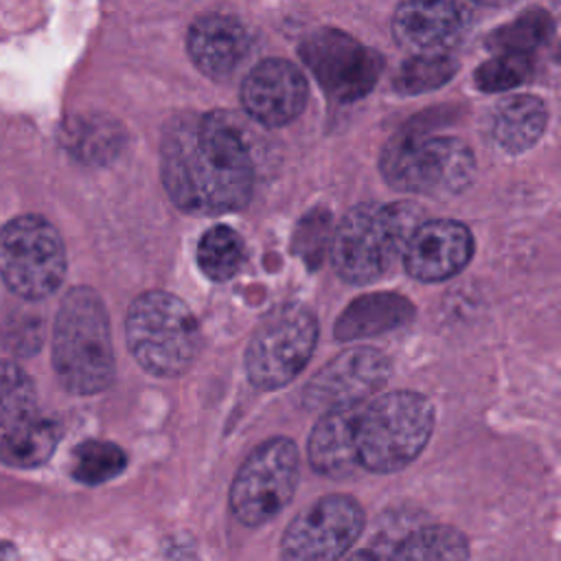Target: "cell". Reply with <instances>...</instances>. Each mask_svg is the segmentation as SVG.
I'll return each instance as SVG.
<instances>
[{
    "instance_id": "6da1fadb",
    "label": "cell",
    "mask_w": 561,
    "mask_h": 561,
    "mask_svg": "<svg viewBox=\"0 0 561 561\" xmlns=\"http://www.w3.org/2000/svg\"><path fill=\"white\" fill-rule=\"evenodd\" d=\"M162 182L186 213H228L248 204L254 182L245 136L224 112L171 121L162 138Z\"/></svg>"
},
{
    "instance_id": "7a4b0ae2",
    "label": "cell",
    "mask_w": 561,
    "mask_h": 561,
    "mask_svg": "<svg viewBox=\"0 0 561 561\" xmlns=\"http://www.w3.org/2000/svg\"><path fill=\"white\" fill-rule=\"evenodd\" d=\"M53 366L61 386L75 394H96L114 379L110 320L101 296L72 287L53 329Z\"/></svg>"
},
{
    "instance_id": "3957f363",
    "label": "cell",
    "mask_w": 561,
    "mask_h": 561,
    "mask_svg": "<svg viewBox=\"0 0 561 561\" xmlns=\"http://www.w3.org/2000/svg\"><path fill=\"white\" fill-rule=\"evenodd\" d=\"M434 430L432 403L410 390H394L357 405L355 454L362 471L392 473L408 467Z\"/></svg>"
},
{
    "instance_id": "277c9868",
    "label": "cell",
    "mask_w": 561,
    "mask_h": 561,
    "mask_svg": "<svg viewBox=\"0 0 561 561\" xmlns=\"http://www.w3.org/2000/svg\"><path fill=\"white\" fill-rule=\"evenodd\" d=\"M134 359L156 377H178L197 357L199 324L191 309L167 291L138 296L125 322Z\"/></svg>"
},
{
    "instance_id": "5b68a950",
    "label": "cell",
    "mask_w": 561,
    "mask_h": 561,
    "mask_svg": "<svg viewBox=\"0 0 561 561\" xmlns=\"http://www.w3.org/2000/svg\"><path fill=\"white\" fill-rule=\"evenodd\" d=\"M414 221L403 206H359L351 210L333 237V265L355 285L381 278L403 252Z\"/></svg>"
},
{
    "instance_id": "8992f818",
    "label": "cell",
    "mask_w": 561,
    "mask_h": 561,
    "mask_svg": "<svg viewBox=\"0 0 561 561\" xmlns=\"http://www.w3.org/2000/svg\"><path fill=\"white\" fill-rule=\"evenodd\" d=\"M473 153L454 136L403 131L383 151V175L394 188L454 195L473 178Z\"/></svg>"
},
{
    "instance_id": "52a82bcc",
    "label": "cell",
    "mask_w": 561,
    "mask_h": 561,
    "mask_svg": "<svg viewBox=\"0 0 561 561\" xmlns=\"http://www.w3.org/2000/svg\"><path fill=\"white\" fill-rule=\"evenodd\" d=\"M64 274L66 250L50 221L22 215L0 230V276L15 296L46 298L61 285Z\"/></svg>"
},
{
    "instance_id": "ba28073f",
    "label": "cell",
    "mask_w": 561,
    "mask_h": 561,
    "mask_svg": "<svg viewBox=\"0 0 561 561\" xmlns=\"http://www.w3.org/2000/svg\"><path fill=\"white\" fill-rule=\"evenodd\" d=\"M318 322L307 307L285 305L267 313L245 348L250 381L263 390L287 386L311 359Z\"/></svg>"
},
{
    "instance_id": "9c48e42d",
    "label": "cell",
    "mask_w": 561,
    "mask_h": 561,
    "mask_svg": "<svg viewBox=\"0 0 561 561\" xmlns=\"http://www.w3.org/2000/svg\"><path fill=\"white\" fill-rule=\"evenodd\" d=\"M298 451L291 438L261 443L237 471L230 486V511L245 526L272 522L294 497Z\"/></svg>"
},
{
    "instance_id": "30bf717a",
    "label": "cell",
    "mask_w": 561,
    "mask_h": 561,
    "mask_svg": "<svg viewBox=\"0 0 561 561\" xmlns=\"http://www.w3.org/2000/svg\"><path fill=\"white\" fill-rule=\"evenodd\" d=\"M364 530V511L348 495H324L287 526L280 554L285 561H340Z\"/></svg>"
},
{
    "instance_id": "8fae6325",
    "label": "cell",
    "mask_w": 561,
    "mask_h": 561,
    "mask_svg": "<svg viewBox=\"0 0 561 561\" xmlns=\"http://www.w3.org/2000/svg\"><path fill=\"white\" fill-rule=\"evenodd\" d=\"M300 57L322 90L342 103L362 99L377 83L383 59L344 31L322 28L300 44Z\"/></svg>"
},
{
    "instance_id": "7c38bea8",
    "label": "cell",
    "mask_w": 561,
    "mask_h": 561,
    "mask_svg": "<svg viewBox=\"0 0 561 561\" xmlns=\"http://www.w3.org/2000/svg\"><path fill=\"white\" fill-rule=\"evenodd\" d=\"M390 377L388 357L370 346L342 351L327 362L305 386L302 401L309 410H342L366 403Z\"/></svg>"
},
{
    "instance_id": "4fadbf2b",
    "label": "cell",
    "mask_w": 561,
    "mask_h": 561,
    "mask_svg": "<svg viewBox=\"0 0 561 561\" xmlns=\"http://www.w3.org/2000/svg\"><path fill=\"white\" fill-rule=\"evenodd\" d=\"M469 24V0H401L392 31L414 55H443Z\"/></svg>"
},
{
    "instance_id": "5bb4252c",
    "label": "cell",
    "mask_w": 561,
    "mask_h": 561,
    "mask_svg": "<svg viewBox=\"0 0 561 561\" xmlns=\"http://www.w3.org/2000/svg\"><path fill=\"white\" fill-rule=\"evenodd\" d=\"M401 254L412 278L436 283L458 274L469 263L473 237L469 228L458 221L430 219L414 226Z\"/></svg>"
},
{
    "instance_id": "9a60e30c",
    "label": "cell",
    "mask_w": 561,
    "mask_h": 561,
    "mask_svg": "<svg viewBox=\"0 0 561 561\" xmlns=\"http://www.w3.org/2000/svg\"><path fill=\"white\" fill-rule=\"evenodd\" d=\"M307 92V81L294 64L285 59H265L243 79L241 103L256 123L280 127L302 112Z\"/></svg>"
},
{
    "instance_id": "2e32d148",
    "label": "cell",
    "mask_w": 561,
    "mask_h": 561,
    "mask_svg": "<svg viewBox=\"0 0 561 561\" xmlns=\"http://www.w3.org/2000/svg\"><path fill=\"white\" fill-rule=\"evenodd\" d=\"M186 46L193 64L204 75L226 79L248 55V33L234 18L208 13L191 24Z\"/></svg>"
},
{
    "instance_id": "e0dca14e",
    "label": "cell",
    "mask_w": 561,
    "mask_h": 561,
    "mask_svg": "<svg viewBox=\"0 0 561 561\" xmlns=\"http://www.w3.org/2000/svg\"><path fill=\"white\" fill-rule=\"evenodd\" d=\"M355 416L357 405L322 412L311 430L307 451L311 467L333 480L357 476L359 462L355 454Z\"/></svg>"
},
{
    "instance_id": "ac0fdd59",
    "label": "cell",
    "mask_w": 561,
    "mask_h": 561,
    "mask_svg": "<svg viewBox=\"0 0 561 561\" xmlns=\"http://www.w3.org/2000/svg\"><path fill=\"white\" fill-rule=\"evenodd\" d=\"M412 305L394 294H370L351 302L337 318V340H359L386 333L412 318Z\"/></svg>"
},
{
    "instance_id": "d6986e66",
    "label": "cell",
    "mask_w": 561,
    "mask_h": 561,
    "mask_svg": "<svg viewBox=\"0 0 561 561\" xmlns=\"http://www.w3.org/2000/svg\"><path fill=\"white\" fill-rule=\"evenodd\" d=\"M548 114L546 105L530 94H519L502 101L495 110L493 118V136L495 142L511 151L519 153L533 147L543 134Z\"/></svg>"
},
{
    "instance_id": "ffe728a7",
    "label": "cell",
    "mask_w": 561,
    "mask_h": 561,
    "mask_svg": "<svg viewBox=\"0 0 561 561\" xmlns=\"http://www.w3.org/2000/svg\"><path fill=\"white\" fill-rule=\"evenodd\" d=\"M33 379L13 362L0 359V443L37 416Z\"/></svg>"
},
{
    "instance_id": "44dd1931",
    "label": "cell",
    "mask_w": 561,
    "mask_h": 561,
    "mask_svg": "<svg viewBox=\"0 0 561 561\" xmlns=\"http://www.w3.org/2000/svg\"><path fill=\"white\" fill-rule=\"evenodd\" d=\"M469 543L451 526H423L412 530L383 561H467Z\"/></svg>"
},
{
    "instance_id": "7402d4cb",
    "label": "cell",
    "mask_w": 561,
    "mask_h": 561,
    "mask_svg": "<svg viewBox=\"0 0 561 561\" xmlns=\"http://www.w3.org/2000/svg\"><path fill=\"white\" fill-rule=\"evenodd\" d=\"M59 434L61 430L53 419L37 414L31 423H26L22 430L0 443V460L20 469L39 467L55 451Z\"/></svg>"
},
{
    "instance_id": "603a6c76",
    "label": "cell",
    "mask_w": 561,
    "mask_h": 561,
    "mask_svg": "<svg viewBox=\"0 0 561 561\" xmlns=\"http://www.w3.org/2000/svg\"><path fill=\"white\" fill-rule=\"evenodd\" d=\"M245 256L241 237L228 226H213L197 243V265L210 280L232 278Z\"/></svg>"
},
{
    "instance_id": "cb8c5ba5",
    "label": "cell",
    "mask_w": 561,
    "mask_h": 561,
    "mask_svg": "<svg viewBox=\"0 0 561 561\" xmlns=\"http://www.w3.org/2000/svg\"><path fill=\"white\" fill-rule=\"evenodd\" d=\"M127 465L125 451L107 440H83L72 451V476L83 484H101L118 476Z\"/></svg>"
},
{
    "instance_id": "d4e9b609",
    "label": "cell",
    "mask_w": 561,
    "mask_h": 561,
    "mask_svg": "<svg viewBox=\"0 0 561 561\" xmlns=\"http://www.w3.org/2000/svg\"><path fill=\"white\" fill-rule=\"evenodd\" d=\"M552 33V20L546 11H528L517 20L504 24L493 35H489V48L500 53H524L543 44Z\"/></svg>"
},
{
    "instance_id": "484cf974",
    "label": "cell",
    "mask_w": 561,
    "mask_h": 561,
    "mask_svg": "<svg viewBox=\"0 0 561 561\" xmlns=\"http://www.w3.org/2000/svg\"><path fill=\"white\" fill-rule=\"evenodd\" d=\"M458 70V64L449 55H414L408 59L397 77H394V88L401 94H419L434 90L443 83H447L454 72Z\"/></svg>"
},
{
    "instance_id": "4316f807",
    "label": "cell",
    "mask_w": 561,
    "mask_h": 561,
    "mask_svg": "<svg viewBox=\"0 0 561 561\" xmlns=\"http://www.w3.org/2000/svg\"><path fill=\"white\" fill-rule=\"evenodd\" d=\"M533 77V59L524 53H500L476 70V85L482 92H504Z\"/></svg>"
},
{
    "instance_id": "83f0119b",
    "label": "cell",
    "mask_w": 561,
    "mask_h": 561,
    "mask_svg": "<svg viewBox=\"0 0 561 561\" xmlns=\"http://www.w3.org/2000/svg\"><path fill=\"white\" fill-rule=\"evenodd\" d=\"M4 342L20 355L26 353H35L39 342H42V324L35 316H22L18 320H11V324H7V331L2 333Z\"/></svg>"
},
{
    "instance_id": "f1b7e54d",
    "label": "cell",
    "mask_w": 561,
    "mask_h": 561,
    "mask_svg": "<svg viewBox=\"0 0 561 561\" xmlns=\"http://www.w3.org/2000/svg\"><path fill=\"white\" fill-rule=\"evenodd\" d=\"M0 561H20V554L13 543L0 539Z\"/></svg>"
},
{
    "instance_id": "f546056e",
    "label": "cell",
    "mask_w": 561,
    "mask_h": 561,
    "mask_svg": "<svg viewBox=\"0 0 561 561\" xmlns=\"http://www.w3.org/2000/svg\"><path fill=\"white\" fill-rule=\"evenodd\" d=\"M346 561H383V557H379L375 550H368V548H364V550H357V552H353Z\"/></svg>"
},
{
    "instance_id": "4dcf8cb0",
    "label": "cell",
    "mask_w": 561,
    "mask_h": 561,
    "mask_svg": "<svg viewBox=\"0 0 561 561\" xmlns=\"http://www.w3.org/2000/svg\"><path fill=\"white\" fill-rule=\"evenodd\" d=\"M476 2H480V4H493V7H502V4H513V2H517V0H476Z\"/></svg>"
}]
</instances>
